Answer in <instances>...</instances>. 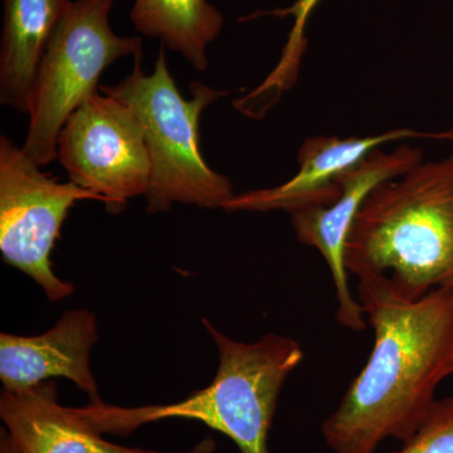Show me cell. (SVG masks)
Segmentation results:
<instances>
[{"mask_svg": "<svg viewBox=\"0 0 453 453\" xmlns=\"http://www.w3.org/2000/svg\"><path fill=\"white\" fill-rule=\"evenodd\" d=\"M374 333L371 356L335 411L321 425L333 453H375L392 438L404 443L453 374V290L401 301L359 294Z\"/></svg>", "mask_w": 453, "mask_h": 453, "instance_id": "cell-1", "label": "cell"}, {"mask_svg": "<svg viewBox=\"0 0 453 453\" xmlns=\"http://www.w3.org/2000/svg\"><path fill=\"white\" fill-rule=\"evenodd\" d=\"M345 265L359 294L412 303L453 290V154L372 190L349 234Z\"/></svg>", "mask_w": 453, "mask_h": 453, "instance_id": "cell-2", "label": "cell"}, {"mask_svg": "<svg viewBox=\"0 0 453 453\" xmlns=\"http://www.w3.org/2000/svg\"><path fill=\"white\" fill-rule=\"evenodd\" d=\"M217 350L216 377L204 389L170 404L119 407L91 402L77 408L101 434L129 436L164 419H193L225 434L240 453H271L268 440L283 384L303 360L297 340L266 334L252 342L229 338L203 319Z\"/></svg>", "mask_w": 453, "mask_h": 453, "instance_id": "cell-3", "label": "cell"}, {"mask_svg": "<svg viewBox=\"0 0 453 453\" xmlns=\"http://www.w3.org/2000/svg\"><path fill=\"white\" fill-rule=\"evenodd\" d=\"M142 59L140 50L130 74L100 89L130 106L142 122L151 160L146 211H168L175 203L223 210L235 195L234 186L203 157L199 121L203 111L228 92L196 81L188 100L170 73L165 46H160L150 74L142 71Z\"/></svg>", "mask_w": 453, "mask_h": 453, "instance_id": "cell-4", "label": "cell"}, {"mask_svg": "<svg viewBox=\"0 0 453 453\" xmlns=\"http://www.w3.org/2000/svg\"><path fill=\"white\" fill-rule=\"evenodd\" d=\"M113 0H73L38 68L23 151L40 166L57 159L65 122L97 94L101 74L122 57L142 50L140 37L112 31Z\"/></svg>", "mask_w": 453, "mask_h": 453, "instance_id": "cell-5", "label": "cell"}, {"mask_svg": "<svg viewBox=\"0 0 453 453\" xmlns=\"http://www.w3.org/2000/svg\"><path fill=\"white\" fill-rule=\"evenodd\" d=\"M41 168L7 136L0 138V252L5 264L31 277L57 303L74 291L50 264L62 225L77 202L100 199Z\"/></svg>", "mask_w": 453, "mask_h": 453, "instance_id": "cell-6", "label": "cell"}, {"mask_svg": "<svg viewBox=\"0 0 453 453\" xmlns=\"http://www.w3.org/2000/svg\"><path fill=\"white\" fill-rule=\"evenodd\" d=\"M57 159L70 181L96 196L109 213H120L150 186L142 122L130 106L104 92L89 97L65 122Z\"/></svg>", "mask_w": 453, "mask_h": 453, "instance_id": "cell-7", "label": "cell"}, {"mask_svg": "<svg viewBox=\"0 0 453 453\" xmlns=\"http://www.w3.org/2000/svg\"><path fill=\"white\" fill-rule=\"evenodd\" d=\"M423 160L422 149L407 142L393 150L375 149L339 178L340 193L335 201L291 214L292 226L299 242L318 250L332 273L338 303L336 321L345 329L362 333L368 323L362 303L349 288L345 265V247L354 220L375 188L403 175Z\"/></svg>", "mask_w": 453, "mask_h": 453, "instance_id": "cell-8", "label": "cell"}, {"mask_svg": "<svg viewBox=\"0 0 453 453\" xmlns=\"http://www.w3.org/2000/svg\"><path fill=\"white\" fill-rule=\"evenodd\" d=\"M408 139L434 140L453 144V129L443 131H418L393 129L371 136H312L306 139L297 153V169L285 183L267 189L249 190L234 195L226 202L223 211H273L288 213L327 205L338 198L339 178L375 149L393 142Z\"/></svg>", "mask_w": 453, "mask_h": 453, "instance_id": "cell-9", "label": "cell"}, {"mask_svg": "<svg viewBox=\"0 0 453 453\" xmlns=\"http://www.w3.org/2000/svg\"><path fill=\"white\" fill-rule=\"evenodd\" d=\"M96 315L86 309L65 312L49 332L37 336L0 335V380L5 390L33 388L53 377L67 378L91 402L101 401L89 366L96 344Z\"/></svg>", "mask_w": 453, "mask_h": 453, "instance_id": "cell-10", "label": "cell"}, {"mask_svg": "<svg viewBox=\"0 0 453 453\" xmlns=\"http://www.w3.org/2000/svg\"><path fill=\"white\" fill-rule=\"evenodd\" d=\"M0 418L19 453H166L116 445L77 408L58 402L53 380L25 390H3Z\"/></svg>", "mask_w": 453, "mask_h": 453, "instance_id": "cell-11", "label": "cell"}, {"mask_svg": "<svg viewBox=\"0 0 453 453\" xmlns=\"http://www.w3.org/2000/svg\"><path fill=\"white\" fill-rule=\"evenodd\" d=\"M73 0H3L0 104L31 112L38 68Z\"/></svg>", "mask_w": 453, "mask_h": 453, "instance_id": "cell-12", "label": "cell"}, {"mask_svg": "<svg viewBox=\"0 0 453 453\" xmlns=\"http://www.w3.org/2000/svg\"><path fill=\"white\" fill-rule=\"evenodd\" d=\"M130 19L140 35L180 53L199 73L210 67L208 49L225 25L210 0H135Z\"/></svg>", "mask_w": 453, "mask_h": 453, "instance_id": "cell-13", "label": "cell"}, {"mask_svg": "<svg viewBox=\"0 0 453 453\" xmlns=\"http://www.w3.org/2000/svg\"><path fill=\"white\" fill-rule=\"evenodd\" d=\"M321 0H296L291 7L270 12V16L292 17L291 32L283 47L279 64L255 91L241 98L240 106L251 118H261L299 79L301 64L308 49L306 27Z\"/></svg>", "mask_w": 453, "mask_h": 453, "instance_id": "cell-14", "label": "cell"}, {"mask_svg": "<svg viewBox=\"0 0 453 453\" xmlns=\"http://www.w3.org/2000/svg\"><path fill=\"white\" fill-rule=\"evenodd\" d=\"M390 453H453V396L437 399L418 431Z\"/></svg>", "mask_w": 453, "mask_h": 453, "instance_id": "cell-15", "label": "cell"}, {"mask_svg": "<svg viewBox=\"0 0 453 453\" xmlns=\"http://www.w3.org/2000/svg\"><path fill=\"white\" fill-rule=\"evenodd\" d=\"M0 453H19L4 429H2V434H0Z\"/></svg>", "mask_w": 453, "mask_h": 453, "instance_id": "cell-16", "label": "cell"}]
</instances>
